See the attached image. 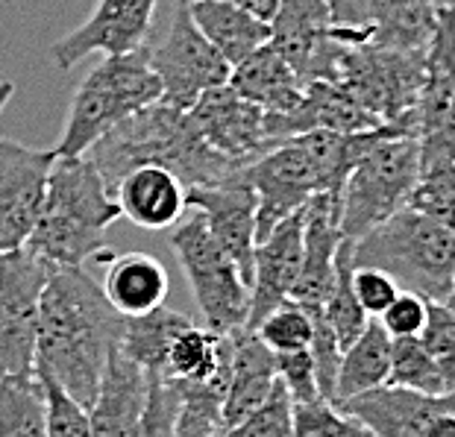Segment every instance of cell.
Wrapping results in <instances>:
<instances>
[{
    "instance_id": "1",
    "label": "cell",
    "mask_w": 455,
    "mask_h": 437,
    "mask_svg": "<svg viewBox=\"0 0 455 437\" xmlns=\"http://www.w3.org/2000/svg\"><path fill=\"white\" fill-rule=\"evenodd\" d=\"M124 320L83 267L51 270L38 299L33 373L89 408L109 353L121 341Z\"/></svg>"
},
{
    "instance_id": "2",
    "label": "cell",
    "mask_w": 455,
    "mask_h": 437,
    "mask_svg": "<svg viewBox=\"0 0 455 437\" xmlns=\"http://www.w3.org/2000/svg\"><path fill=\"white\" fill-rule=\"evenodd\" d=\"M385 126L362 132H306L274 144L250 162L244 173L256 191V244L276 223L297 215L315 194H341L358 156L379 139Z\"/></svg>"
},
{
    "instance_id": "3",
    "label": "cell",
    "mask_w": 455,
    "mask_h": 437,
    "mask_svg": "<svg viewBox=\"0 0 455 437\" xmlns=\"http://www.w3.org/2000/svg\"><path fill=\"white\" fill-rule=\"evenodd\" d=\"M85 156L98 168L109 191H115L130 171L148 168V164L171 171L186 188L218 186L247 168L212 150L200 139L188 112L171 109L164 103H153L112 126L103 139L92 144Z\"/></svg>"
},
{
    "instance_id": "4",
    "label": "cell",
    "mask_w": 455,
    "mask_h": 437,
    "mask_svg": "<svg viewBox=\"0 0 455 437\" xmlns=\"http://www.w3.org/2000/svg\"><path fill=\"white\" fill-rule=\"evenodd\" d=\"M118 218V200L89 156H56L42 211L24 250L51 270L83 267L106 250V229Z\"/></svg>"
},
{
    "instance_id": "5",
    "label": "cell",
    "mask_w": 455,
    "mask_h": 437,
    "mask_svg": "<svg viewBox=\"0 0 455 437\" xmlns=\"http://www.w3.org/2000/svg\"><path fill=\"white\" fill-rule=\"evenodd\" d=\"M353 267L385 270L400 290L443 303L455 282V235L405 206L353 241Z\"/></svg>"
},
{
    "instance_id": "6",
    "label": "cell",
    "mask_w": 455,
    "mask_h": 437,
    "mask_svg": "<svg viewBox=\"0 0 455 437\" xmlns=\"http://www.w3.org/2000/svg\"><path fill=\"white\" fill-rule=\"evenodd\" d=\"M159 97L162 85L150 68L148 44L135 47L130 53L106 56L76 89L65 118V130L53 153L60 159L85 156L92 144L103 139L112 126L159 103Z\"/></svg>"
},
{
    "instance_id": "7",
    "label": "cell",
    "mask_w": 455,
    "mask_h": 437,
    "mask_svg": "<svg viewBox=\"0 0 455 437\" xmlns=\"http://www.w3.org/2000/svg\"><path fill=\"white\" fill-rule=\"evenodd\" d=\"M420 182L418 135L400 123H385L382 135L367 147L341 186V235L358 241L400 209L409 206Z\"/></svg>"
},
{
    "instance_id": "8",
    "label": "cell",
    "mask_w": 455,
    "mask_h": 437,
    "mask_svg": "<svg viewBox=\"0 0 455 437\" xmlns=\"http://www.w3.org/2000/svg\"><path fill=\"white\" fill-rule=\"evenodd\" d=\"M426 53L429 51L344 44L335 80L329 83L344 85L379 126L400 123L418 135L414 109H418V97L426 80Z\"/></svg>"
},
{
    "instance_id": "9",
    "label": "cell",
    "mask_w": 455,
    "mask_h": 437,
    "mask_svg": "<svg viewBox=\"0 0 455 437\" xmlns=\"http://www.w3.org/2000/svg\"><path fill=\"white\" fill-rule=\"evenodd\" d=\"M171 247L177 252L191 294L197 299L203 326L215 335H232L244 329L250 312V288L206 226L200 211L171 226Z\"/></svg>"
},
{
    "instance_id": "10",
    "label": "cell",
    "mask_w": 455,
    "mask_h": 437,
    "mask_svg": "<svg viewBox=\"0 0 455 437\" xmlns=\"http://www.w3.org/2000/svg\"><path fill=\"white\" fill-rule=\"evenodd\" d=\"M150 68L162 85L159 103L180 112H188L206 91L227 85L232 74V65L191 21L188 6L180 4L173 9L164 38L156 47H150Z\"/></svg>"
},
{
    "instance_id": "11",
    "label": "cell",
    "mask_w": 455,
    "mask_h": 437,
    "mask_svg": "<svg viewBox=\"0 0 455 437\" xmlns=\"http://www.w3.org/2000/svg\"><path fill=\"white\" fill-rule=\"evenodd\" d=\"M47 274L51 267L24 247L0 252V378L33 373L38 299Z\"/></svg>"
},
{
    "instance_id": "12",
    "label": "cell",
    "mask_w": 455,
    "mask_h": 437,
    "mask_svg": "<svg viewBox=\"0 0 455 437\" xmlns=\"http://www.w3.org/2000/svg\"><path fill=\"white\" fill-rule=\"evenodd\" d=\"M420 171L455 159V6L443 9L426 53V80L418 97Z\"/></svg>"
},
{
    "instance_id": "13",
    "label": "cell",
    "mask_w": 455,
    "mask_h": 437,
    "mask_svg": "<svg viewBox=\"0 0 455 437\" xmlns=\"http://www.w3.org/2000/svg\"><path fill=\"white\" fill-rule=\"evenodd\" d=\"M270 44L285 56L303 83L335 80L344 44L332 33L329 0H276Z\"/></svg>"
},
{
    "instance_id": "14",
    "label": "cell",
    "mask_w": 455,
    "mask_h": 437,
    "mask_svg": "<svg viewBox=\"0 0 455 437\" xmlns=\"http://www.w3.org/2000/svg\"><path fill=\"white\" fill-rule=\"evenodd\" d=\"M53 150H33L0 139V252L21 250L42 211Z\"/></svg>"
},
{
    "instance_id": "15",
    "label": "cell",
    "mask_w": 455,
    "mask_h": 437,
    "mask_svg": "<svg viewBox=\"0 0 455 437\" xmlns=\"http://www.w3.org/2000/svg\"><path fill=\"white\" fill-rule=\"evenodd\" d=\"M159 0H98L85 21L51 47V60L71 71L85 56H118L148 44Z\"/></svg>"
},
{
    "instance_id": "16",
    "label": "cell",
    "mask_w": 455,
    "mask_h": 437,
    "mask_svg": "<svg viewBox=\"0 0 455 437\" xmlns=\"http://www.w3.org/2000/svg\"><path fill=\"white\" fill-rule=\"evenodd\" d=\"M188 118L212 150L238 164L256 162L274 147L267 135V115L232 91L229 83L203 94L188 109Z\"/></svg>"
},
{
    "instance_id": "17",
    "label": "cell",
    "mask_w": 455,
    "mask_h": 437,
    "mask_svg": "<svg viewBox=\"0 0 455 437\" xmlns=\"http://www.w3.org/2000/svg\"><path fill=\"white\" fill-rule=\"evenodd\" d=\"M188 209L200 211L212 238L235 261L250 288L256 250V191L250 186L244 168L218 186L188 188Z\"/></svg>"
},
{
    "instance_id": "18",
    "label": "cell",
    "mask_w": 455,
    "mask_h": 437,
    "mask_svg": "<svg viewBox=\"0 0 455 437\" xmlns=\"http://www.w3.org/2000/svg\"><path fill=\"white\" fill-rule=\"evenodd\" d=\"M299 267H303V211L276 223L253 250L250 276V312L244 329L256 332L274 308L291 299Z\"/></svg>"
},
{
    "instance_id": "19",
    "label": "cell",
    "mask_w": 455,
    "mask_h": 437,
    "mask_svg": "<svg viewBox=\"0 0 455 437\" xmlns=\"http://www.w3.org/2000/svg\"><path fill=\"white\" fill-rule=\"evenodd\" d=\"M341 194H315L303 209V267H299L291 299L306 312H317L326 303V294L335 279V256L341 247Z\"/></svg>"
},
{
    "instance_id": "20",
    "label": "cell",
    "mask_w": 455,
    "mask_h": 437,
    "mask_svg": "<svg viewBox=\"0 0 455 437\" xmlns=\"http://www.w3.org/2000/svg\"><path fill=\"white\" fill-rule=\"evenodd\" d=\"M373 437H423L432 417L455 411V393L426 396L400 385H379L338 405Z\"/></svg>"
},
{
    "instance_id": "21",
    "label": "cell",
    "mask_w": 455,
    "mask_h": 437,
    "mask_svg": "<svg viewBox=\"0 0 455 437\" xmlns=\"http://www.w3.org/2000/svg\"><path fill=\"white\" fill-rule=\"evenodd\" d=\"M279 382L276 355L261 344V338L250 329H238L229 335V382L224 402H220L218 429L227 432L238 425L267 402ZM218 432V434H220Z\"/></svg>"
},
{
    "instance_id": "22",
    "label": "cell",
    "mask_w": 455,
    "mask_h": 437,
    "mask_svg": "<svg viewBox=\"0 0 455 437\" xmlns=\"http://www.w3.org/2000/svg\"><path fill=\"white\" fill-rule=\"evenodd\" d=\"M150 376L139 364L121 353L118 346L109 353L103 367L98 393H94L89 411L94 437H130L139 417L148 405Z\"/></svg>"
},
{
    "instance_id": "23",
    "label": "cell",
    "mask_w": 455,
    "mask_h": 437,
    "mask_svg": "<svg viewBox=\"0 0 455 437\" xmlns=\"http://www.w3.org/2000/svg\"><path fill=\"white\" fill-rule=\"evenodd\" d=\"M112 194L121 206V218L148 232L177 226L182 211L188 209V188L182 186V179L153 164L130 171Z\"/></svg>"
},
{
    "instance_id": "24",
    "label": "cell",
    "mask_w": 455,
    "mask_h": 437,
    "mask_svg": "<svg viewBox=\"0 0 455 437\" xmlns=\"http://www.w3.org/2000/svg\"><path fill=\"white\" fill-rule=\"evenodd\" d=\"M229 89L244 100L256 103L261 112L288 115L303 103L306 83L274 44H261L229 74Z\"/></svg>"
},
{
    "instance_id": "25",
    "label": "cell",
    "mask_w": 455,
    "mask_h": 437,
    "mask_svg": "<svg viewBox=\"0 0 455 437\" xmlns=\"http://www.w3.org/2000/svg\"><path fill=\"white\" fill-rule=\"evenodd\" d=\"M455 0H371L367 42L400 51H429L441 12Z\"/></svg>"
},
{
    "instance_id": "26",
    "label": "cell",
    "mask_w": 455,
    "mask_h": 437,
    "mask_svg": "<svg viewBox=\"0 0 455 437\" xmlns=\"http://www.w3.org/2000/svg\"><path fill=\"white\" fill-rule=\"evenodd\" d=\"M188 15L203 38L232 68L270 42V24L247 9L229 4V0H195V4H188Z\"/></svg>"
},
{
    "instance_id": "27",
    "label": "cell",
    "mask_w": 455,
    "mask_h": 437,
    "mask_svg": "<svg viewBox=\"0 0 455 437\" xmlns=\"http://www.w3.org/2000/svg\"><path fill=\"white\" fill-rule=\"evenodd\" d=\"M100 288L115 312L124 317H139L164 306L171 282L159 258L148 252H124V256L109 258V270Z\"/></svg>"
},
{
    "instance_id": "28",
    "label": "cell",
    "mask_w": 455,
    "mask_h": 437,
    "mask_svg": "<svg viewBox=\"0 0 455 437\" xmlns=\"http://www.w3.org/2000/svg\"><path fill=\"white\" fill-rule=\"evenodd\" d=\"M391 373V335L379 320H371L364 332L341 353L335 382V405H344L353 396L388 385Z\"/></svg>"
},
{
    "instance_id": "29",
    "label": "cell",
    "mask_w": 455,
    "mask_h": 437,
    "mask_svg": "<svg viewBox=\"0 0 455 437\" xmlns=\"http://www.w3.org/2000/svg\"><path fill=\"white\" fill-rule=\"evenodd\" d=\"M188 323H191V317L173 312L168 306H159L139 317H127L124 320L118 349L127 358H132L148 376L164 378V358H168V349L173 344V338Z\"/></svg>"
},
{
    "instance_id": "30",
    "label": "cell",
    "mask_w": 455,
    "mask_h": 437,
    "mask_svg": "<svg viewBox=\"0 0 455 437\" xmlns=\"http://www.w3.org/2000/svg\"><path fill=\"white\" fill-rule=\"evenodd\" d=\"M229 364V335H215L212 329L191 323L173 338L164 358V378L171 382H209Z\"/></svg>"
},
{
    "instance_id": "31",
    "label": "cell",
    "mask_w": 455,
    "mask_h": 437,
    "mask_svg": "<svg viewBox=\"0 0 455 437\" xmlns=\"http://www.w3.org/2000/svg\"><path fill=\"white\" fill-rule=\"evenodd\" d=\"M0 437H47L44 387L36 373L0 378Z\"/></svg>"
},
{
    "instance_id": "32",
    "label": "cell",
    "mask_w": 455,
    "mask_h": 437,
    "mask_svg": "<svg viewBox=\"0 0 455 437\" xmlns=\"http://www.w3.org/2000/svg\"><path fill=\"white\" fill-rule=\"evenodd\" d=\"M321 312L326 317V323L332 326L341 349L350 346L355 338L364 332V326L371 323V317L358 306L355 290H353V241H347V238L341 241V247H338L335 279H332V288H329Z\"/></svg>"
},
{
    "instance_id": "33",
    "label": "cell",
    "mask_w": 455,
    "mask_h": 437,
    "mask_svg": "<svg viewBox=\"0 0 455 437\" xmlns=\"http://www.w3.org/2000/svg\"><path fill=\"white\" fill-rule=\"evenodd\" d=\"M388 385L409 387L426 396H443L452 393L447 387L441 367L435 364V358L426 353L420 338H391V373Z\"/></svg>"
},
{
    "instance_id": "34",
    "label": "cell",
    "mask_w": 455,
    "mask_h": 437,
    "mask_svg": "<svg viewBox=\"0 0 455 437\" xmlns=\"http://www.w3.org/2000/svg\"><path fill=\"white\" fill-rule=\"evenodd\" d=\"M409 206L423 211L426 218L441 223L443 229L455 235V159L420 171V182L411 194Z\"/></svg>"
},
{
    "instance_id": "35",
    "label": "cell",
    "mask_w": 455,
    "mask_h": 437,
    "mask_svg": "<svg viewBox=\"0 0 455 437\" xmlns=\"http://www.w3.org/2000/svg\"><path fill=\"white\" fill-rule=\"evenodd\" d=\"M256 335L274 355L299 353L312 344V314L294 303H283L261 320Z\"/></svg>"
},
{
    "instance_id": "36",
    "label": "cell",
    "mask_w": 455,
    "mask_h": 437,
    "mask_svg": "<svg viewBox=\"0 0 455 437\" xmlns=\"http://www.w3.org/2000/svg\"><path fill=\"white\" fill-rule=\"evenodd\" d=\"M218 437H294V402L285 385L276 382L265 405Z\"/></svg>"
},
{
    "instance_id": "37",
    "label": "cell",
    "mask_w": 455,
    "mask_h": 437,
    "mask_svg": "<svg viewBox=\"0 0 455 437\" xmlns=\"http://www.w3.org/2000/svg\"><path fill=\"white\" fill-rule=\"evenodd\" d=\"M294 437H373L355 417L341 408L317 400L294 405Z\"/></svg>"
},
{
    "instance_id": "38",
    "label": "cell",
    "mask_w": 455,
    "mask_h": 437,
    "mask_svg": "<svg viewBox=\"0 0 455 437\" xmlns=\"http://www.w3.org/2000/svg\"><path fill=\"white\" fill-rule=\"evenodd\" d=\"M182 411L180 391L173 387L171 378L150 376V391H148V405L135 423L130 437H173Z\"/></svg>"
},
{
    "instance_id": "39",
    "label": "cell",
    "mask_w": 455,
    "mask_h": 437,
    "mask_svg": "<svg viewBox=\"0 0 455 437\" xmlns=\"http://www.w3.org/2000/svg\"><path fill=\"white\" fill-rule=\"evenodd\" d=\"M426 353L441 367L447 387L455 393V317L443 303H429V317H426L423 332L418 335Z\"/></svg>"
},
{
    "instance_id": "40",
    "label": "cell",
    "mask_w": 455,
    "mask_h": 437,
    "mask_svg": "<svg viewBox=\"0 0 455 437\" xmlns=\"http://www.w3.org/2000/svg\"><path fill=\"white\" fill-rule=\"evenodd\" d=\"M44 387V402H47V437H94L89 411L74 402L60 385L38 378Z\"/></svg>"
},
{
    "instance_id": "41",
    "label": "cell",
    "mask_w": 455,
    "mask_h": 437,
    "mask_svg": "<svg viewBox=\"0 0 455 437\" xmlns=\"http://www.w3.org/2000/svg\"><path fill=\"white\" fill-rule=\"evenodd\" d=\"M276 373H279V382L285 385V391H288V396H291L294 405L323 400L321 387H317L315 362H312V355H308V349L276 355Z\"/></svg>"
},
{
    "instance_id": "42",
    "label": "cell",
    "mask_w": 455,
    "mask_h": 437,
    "mask_svg": "<svg viewBox=\"0 0 455 437\" xmlns=\"http://www.w3.org/2000/svg\"><path fill=\"white\" fill-rule=\"evenodd\" d=\"M353 290L358 306L371 320H379L396 297H400V285L376 267H353Z\"/></svg>"
},
{
    "instance_id": "43",
    "label": "cell",
    "mask_w": 455,
    "mask_h": 437,
    "mask_svg": "<svg viewBox=\"0 0 455 437\" xmlns=\"http://www.w3.org/2000/svg\"><path fill=\"white\" fill-rule=\"evenodd\" d=\"M429 317V299H423L411 290H400V297L385 308L379 323L391 338H418Z\"/></svg>"
},
{
    "instance_id": "44",
    "label": "cell",
    "mask_w": 455,
    "mask_h": 437,
    "mask_svg": "<svg viewBox=\"0 0 455 437\" xmlns=\"http://www.w3.org/2000/svg\"><path fill=\"white\" fill-rule=\"evenodd\" d=\"M332 33L341 44H364L371 24V0H329Z\"/></svg>"
},
{
    "instance_id": "45",
    "label": "cell",
    "mask_w": 455,
    "mask_h": 437,
    "mask_svg": "<svg viewBox=\"0 0 455 437\" xmlns=\"http://www.w3.org/2000/svg\"><path fill=\"white\" fill-rule=\"evenodd\" d=\"M188 4H195V0H180V6H188ZM229 4L247 9V12H253L256 18H261V21H267V24L276 9V0H229Z\"/></svg>"
},
{
    "instance_id": "46",
    "label": "cell",
    "mask_w": 455,
    "mask_h": 437,
    "mask_svg": "<svg viewBox=\"0 0 455 437\" xmlns=\"http://www.w3.org/2000/svg\"><path fill=\"white\" fill-rule=\"evenodd\" d=\"M423 437H455V411H443L438 417H432Z\"/></svg>"
},
{
    "instance_id": "47",
    "label": "cell",
    "mask_w": 455,
    "mask_h": 437,
    "mask_svg": "<svg viewBox=\"0 0 455 437\" xmlns=\"http://www.w3.org/2000/svg\"><path fill=\"white\" fill-rule=\"evenodd\" d=\"M12 94H15V85L12 83H0V115H4V109L9 106V100H12Z\"/></svg>"
},
{
    "instance_id": "48",
    "label": "cell",
    "mask_w": 455,
    "mask_h": 437,
    "mask_svg": "<svg viewBox=\"0 0 455 437\" xmlns=\"http://www.w3.org/2000/svg\"><path fill=\"white\" fill-rule=\"evenodd\" d=\"M443 306L450 308L452 312V317H455V282H452V288H450V294H447V299H443Z\"/></svg>"
}]
</instances>
